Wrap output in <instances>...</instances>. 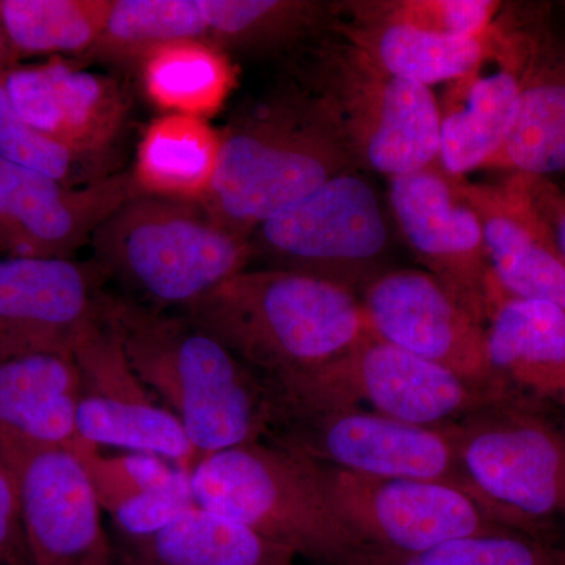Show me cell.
<instances>
[{
    "mask_svg": "<svg viewBox=\"0 0 565 565\" xmlns=\"http://www.w3.org/2000/svg\"><path fill=\"white\" fill-rule=\"evenodd\" d=\"M332 31L353 44L377 68L399 79L433 87L478 68L493 52L497 20L475 36H446L403 25L353 24L337 20Z\"/></svg>",
    "mask_w": 565,
    "mask_h": 565,
    "instance_id": "obj_25",
    "label": "cell"
},
{
    "mask_svg": "<svg viewBox=\"0 0 565 565\" xmlns=\"http://www.w3.org/2000/svg\"><path fill=\"white\" fill-rule=\"evenodd\" d=\"M448 180L457 196L478 215L490 266L505 296L544 300L565 311L564 255L525 177L511 173L498 184Z\"/></svg>",
    "mask_w": 565,
    "mask_h": 565,
    "instance_id": "obj_20",
    "label": "cell"
},
{
    "mask_svg": "<svg viewBox=\"0 0 565 565\" xmlns=\"http://www.w3.org/2000/svg\"><path fill=\"white\" fill-rule=\"evenodd\" d=\"M20 490L31 565H115L104 511L73 449L0 440Z\"/></svg>",
    "mask_w": 565,
    "mask_h": 565,
    "instance_id": "obj_14",
    "label": "cell"
},
{
    "mask_svg": "<svg viewBox=\"0 0 565 565\" xmlns=\"http://www.w3.org/2000/svg\"><path fill=\"white\" fill-rule=\"evenodd\" d=\"M546 407L512 394L445 427L487 500L520 533L553 541L565 525V424Z\"/></svg>",
    "mask_w": 565,
    "mask_h": 565,
    "instance_id": "obj_7",
    "label": "cell"
},
{
    "mask_svg": "<svg viewBox=\"0 0 565 565\" xmlns=\"http://www.w3.org/2000/svg\"><path fill=\"white\" fill-rule=\"evenodd\" d=\"M114 0H0V29L14 61L87 54Z\"/></svg>",
    "mask_w": 565,
    "mask_h": 565,
    "instance_id": "obj_29",
    "label": "cell"
},
{
    "mask_svg": "<svg viewBox=\"0 0 565 565\" xmlns=\"http://www.w3.org/2000/svg\"><path fill=\"white\" fill-rule=\"evenodd\" d=\"M525 177V174H523ZM527 189L556 233L557 243L565 259V193L550 184L544 178L525 177Z\"/></svg>",
    "mask_w": 565,
    "mask_h": 565,
    "instance_id": "obj_36",
    "label": "cell"
},
{
    "mask_svg": "<svg viewBox=\"0 0 565 565\" xmlns=\"http://www.w3.org/2000/svg\"><path fill=\"white\" fill-rule=\"evenodd\" d=\"M270 385L278 423L294 414L367 405L397 422L445 426L519 394L476 385L375 337L333 362Z\"/></svg>",
    "mask_w": 565,
    "mask_h": 565,
    "instance_id": "obj_8",
    "label": "cell"
},
{
    "mask_svg": "<svg viewBox=\"0 0 565 565\" xmlns=\"http://www.w3.org/2000/svg\"><path fill=\"white\" fill-rule=\"evenodd\" d=\"M390 204L405 243L455 302L487 326L505 294L498 285L478 215L434 166L390 180Z\"/></svg>",
    "mask_w": 565,
    "mask_h": 565,
    "instance_id": "obj_13",
    "label": "cell"
},
{
    "mask_svg": "<svg viewBox=\"0 0 565 565\" xmlns=\"http://www.w3.org/2000/svg\"><path fill=\"white\" fill-rule=\"evenodd\" d=\"M564 424H565V422H564Z\"/></svg>",
    "mask_w": 565,
    "mask_h": 565,
    "instance_id": "obj_39",
    "label": "cell"
},
{
    "mask_svg": "<svg viewBox=\"0 0 565 565\" xmlns=\"http://www.w3.org/2000/svg\"><path fill=\"white\" fill-rule=\"evenodd\" d=\"M0 158L66 185L92 184L110 177L68 148L50 139L14 110L0 81Z\"/></svg>",
    "mask_w": 565,
    "mask_h": 565,
    "instance_id": "obj_34",
    "label": "cell"
},
{
    "mask_svg": "<svg viewBox=\"0 0 565 565\" xmlns=\"http://www.w3.org/2000/svg\"><path fill=\"white\" fill-rule=\"evenodd\" d=\"M564 6H565V3H564Z\"/></svg>",
    "mask_w": 565,
    "mask_h": 565,
    "instance_id": "obj_38",
    "label": "cell"
},
{
    "mask_svg": "<svg viewBox=\"0 0 565 565\" xmlns=\"http://www.w3.org/2000/svg\"><path fill=\"white\" fill-rule=\"evenodd\" d=\"M148 99L166 114L207 120L225 106L237 82L230 54L202 40L170 41L140 58Z\"/></svg>",
    "mask_w": 565,
    "mask_h": 565,
    "instance_id": "obj_28",
    "label": "cell"
},
{
    "mask_svg": "<svg viewBox=\"0 0 565 565\" xmlns=\"http://www.w3.org/2000/svg\"><path fill=\"white\" fill-rule=\"evenodd\" d=\"M196 503L252 527L318 565H356L364 544L327 500L307 460L274 441L200 457L191 471Z\"/></svg>",
    "mask_w": 565,
    "mask_h": 565,
    "instance_id": "obj_6",
    "label": "cell"
},
{
    "mask_svg": "<svg viewBox=\"0 0 565 565\" xmlns=\"http://www.w3.org/2000/svg\"><path fill=\"white\" fill-rule=\"evenodd\" d=\"M270 384L333 362L374 337L356 294L280 269H245L182 308Z\"/></svg>",
    "mask_w": 565,
    "mask_h": 565,
    "instance_id": "obj_2",
    "label": "cell"
},
{
    "mask_svg": "<svg viewBox=\"0 0 565 565\" xmlns=\"http://www.w3.org/2000/svg\"><path fill=\"white\" fill-rule=\"evenodd\" d=\"M18 65L11 54L9 44H7L6 36H3L2 29H0V74L6 73L11 66Z\"/></svg>",
    "mask_w": 565,
    "mask_h": 565,
    "instance_id": "obj_37",
    "label": "cell"
},
{
    "mask_svg": "<svg viewBox=\"0 0 565 565\" xmlns=\"http://www.w3.org/2000/svg\"><path fill=\"white\" fill-rule=\"evenodd\" d=\"M253 259L333 282L356 296L388 273L390 230L381 200L359 172L327 181L263 223Z\"/></svg>",
    "mask_w": 565,
    "mask_h": 565,
    "instance_id": "obj_9",
    "label": "cell"
},
{
    "mask_svg": "<svg viewBox=\"0 0 565 565\" xmlns=\"http://www.w3.org/2000/svg\"><path fill=\"white\" fill-rule=\"evenodd\" d=\"M360 302L377 340L476 385L515 393L493 374L486 326L455 302L429 274L388 270L364 289Z\"/></svg>",
    "mask_w": 565,
    "mask_h": 565,
    "instance_id": "obj_15",
    "label": "cell"
},
{
    "mask_svg": "<svg viewBox=\"0 0 565 565\" xmlns=\"http://www.w3.org/2000/svg\"><path fill=\"white\" fill-rule=\"evenodd\" d=\"M79 392L73 355L0 360V440L71 448L79 440Z\"/></svg>",
    "mask_w": 565,
    "mask_h": 565,
    "instance_id": "obj_23",
    "label": "cell"
},
{
    "mask_svg": "<svg viewBox=\"0 0 565 565\" xmlns=\"http://www.w3.org/2000/svg\"><path fill=\"white\" fill-rule=\"evenodd\" d=\"M503 11V10H501ZM534 28L497 18V43L478 68L449 82L438 99V167L452 178L486 169L514 122Z\"/></svg>",
    "mask_w": 565,
    "mask_h": 565,
    "instance_id": "obj_19",
    "label": "cell"
},
{
    "mask_svg": "<svg viewBox=\"0 0 565 565\" xmlns=\"http://www.w3.org/2000/svg\"><path fill=\"white\" fill-rule=\"evenodd\" d=\"M487 355L512 392L565 407V311L544 300L504 297L486 326Z\"/></svg>",
    "mask_w": 565,
    "mask_h": 565,
    "instance_id": "obj_21",
    "label": "cell"
},
{
    "mask_svg": "<svg viewBox=\"0 0 565 565\" xmlns=\"http://www.w3.org/2000/svg\"><path fill=\"white\" fill-rule=\"evenodd\" d=\"M95 266L145 307H189L253 259L250 241L212 221L200 203L136 195L96 230Z\"/></svg>",
    "mask_w": 565,
    "mask_h": 565,
    "instance_id": "obj_5",
    "label": "cell"
},
{
    "mask_svg": "<svg viewBox=\"0 0 565 565\" xmlns=\"http://www.w3.org/2000/svg\"><path fill=\"white\" fill-rule=\"evenodd\" d=\"M501 10L503 3L494 0H349L337 2V20L475 36L490 31Z\"/></svg>",
    "mask_w": 565,
    "mask_h": 565,
    "instance_id": "obj_31",
    "label": "cell"
},
{
    "mask_svg": "<svg viewBox=\"0 0 565 565\" xmlns=\"http://www.w3.org/2000/svg\"><path fill=\"white\" fill-rule=\"evenodd\" d=\"M115 565H299L252 527L196 504L145 537H117Z\"/></svg>",
    "mask_w": 565,
    "mask_h": 565,
    "instance_id": "obj_24",
    "label": "cell"
},
{
    "mask_svg": "<svg viewBox=\"0 0 565 565\" xmlns=\"http://www.w3.org/2000/svg\"><path fill=\"white\" fill-rule=\"evenodd\" d=\"M206 39L203 0H114L106 28L88 57L139 63L152 47Z\"/></svg>",
    "mask_w": 565,
    "mask_h": 565,
    "instance_id": "obj_30",
    "label": "cell"
},
{
    "mask_svg": "<svg viewBox=\"0 0 565 565\" xmlns=\"http://www.w3.org/2000/svg\"><path fill=\"white\" fill-rule=\"evenodd\" d=\"M267 440L351 473L456 487L516 531L471 481L445 426L397 422L362 407L329 408L285 416Z\"/></svg>",
    "mask_w": 565,
    "mask_h": 565,
    "instance_id": "obj_10",
    "label": "cell"
},
{
    "mask_svg": "<svg viewBox=\"0 0 565 565\" xmlns=\"http://www.w3.org/2000/svg\"><path fill=\"white\" fill-rule=\"evenodd\" d=\"M542 32L534 28L511 132L486 169L544 180L565 172V46Z\"/></svg>",
    "mask_w": 565,
    "mask_h": 565,
    "instance_id": "obj_22",
    "label": "cell"
},
{
    "mask_svg": "<svg viewBox=\"0 0 565 565\" xmlns=\"http://www.w3.org/2000/svg\"><path fill=\"white\" fill-rule=\"evenodd\" d=\"M104 315L152 396L177 416L200 457L267 440L278 424L273 385L182 315L103 292Z\"/></svg>",
    "mask_w": 565,
    "mask_h": 565,
    "instance_id": "obj_1",
    "label": "cell"
},
{
    "mask_svg": "<svg viewBox=\"0 0 565 565\" xmlns=\"http://www.w3.org/2000/svg\"><path fill=\"white\" fill-rule=\"evenodd\" d=\"M136 195L131 172L66 185L0 158V258H73Z\"/></svg>",
    "mask_w": 565,
    "mask_h": 565,
    "instance_id": "obj_16",
    "label": "cell"
},
{
    "mask_svg": "<svg viewBox=\"0 0 565 565\" xmlns=\"http://www.w3.org/2000/svg\"><path fill=\"white\" fill-rule=\"evenodd\" d=\"M71 449L84 465L96 498L106 514L126 501L180 484L191 476L189 471L147 452L122 451L118 455H104L103 449L82 441H76Z\"/></svg>",
    "mask_w": 565,
    "mask_h": 565,
    "instance_id": "obj_33",
    "label": "cell"
},
{
    "mask_svg": "<svg viewBox=\"0 0 565 565\" xmlns=\"http://www.w3.org/2000/svg\"><path fill=\"white\" fill-rule=\"evenodd\" d=\"M292 57L291 82L318 104L359 170L392 180L437 166L440 109L433 88L377 68L332 28Z\"/></svg>",
    "mask_w": 565,
    "mask_h": 565,
    "instance_id": "obj_4",
    "label": "cell"
},
{
    "mask_svg": "<svg viewBox=\"0 0 565 565\" xmlns=\"http://www.w3.org/2000/svg\"><path fill=\"white\" fill-rule=\"evenodd\" d=\"M207 43L253 57L292 54L337 21V2L203 0Z\"/></svg>",
    "mask_w": 565,
    "mask_h": 565,
    "instance_id": "obj_27",
    "label": "cell"
},
{
    "mask_svg": "<svg viewBox=\"0 0 565 565\" xmlns=\"http://www.w3.org/2000/svg\"><path fill=\"white\" fill-rule=\"evenodd\" d=\"M0 81L14 110L36 131L106 169L129 114L128 95L117 81L62 57L18 63Z\"/></svg>",
    "mask_w": 565,
    "mask_h": 565,
    "instance_id": "obj_18",
    "label": "cell"
},
{
    "mask_svg": "<svg viewBox=\"0 0 565 565\" xmlns=\"http://www.w3.org/2000/svg\"><path fill=\"white\" fill-rule=\"evenodd\" d=\"M356 565H565V546L519 533L475 535L419 555L397 556L370 550Z\"/></svg>",
    "mask_w": 565,
    "mask_h": 565,
    "instance_id": "obj_32",
    "label": "cell"
},
{
    "mask_svg": "<svg viewBox=\"0 0 565 565\" xmlns=\"http://www.w3.org/2000/svg\"><path fill=\"white\" fill-rule=\"evenodd\" d=\"M71 355L81 385L77 441L99 449L147 452L191 473L200 460L199 451L177 416L152 396L134 371L102 303Z\"/></svg>",
    "mask_w": 565,
    "mask_h": 565,
    "instance_id": "obj_12",
    "label": "cell"
},
{
    "mask_svg": "<svg viewBox=\"0 0 565 565\" xmlns=\"http://www.w3.org/2000/svg\"><path fill=\"white\" fill-rule=\"evenodd\" d=\"M0 565H31L22 527L20 490L0 452Z\"/></svg>",
    "mask_w": 565,
    "mask_h": 565,
    "instance_id": "obj_35",
    "label": "cell"
},
{
    "mask_svg": "<svg viewBox=\"0 0 565 565\" xmlns=\"http://www.w3.org/2000/svg\"><path fill=\"white\" fill-rule=\"evenodd\" d=\"M302 457L337 514L377 552L419 555L459 539L514 531L456 487L373 478Z\"/></svg>",
    "mask_w": 565,
    "mask_h": 565,
    "instance_id": "obj_11",
    "label": "cell"
},
{
    "mask_svg": "<svg viewBox=\"0 0 565 565\" xmlns=\"http://www.w3.org/2000/svg\"><path fill=\"white\" fill-rule=\"evenodd\" d=\"M104 281L95 263L0 258V360L71 355L98 315Z\"/></svg>",
    "mask_w": 565,
    "mask_h": 565,
    "instance_id": "obj_17",
    "label": "cell"
},
{
    "mask_svg": "<svg viewBox=\"0 0 565 565\" xmlns=\"http://www.w3.org/2000/svg\"><path fill=\"white\" fill-rule=\"evenodd\" d=\"M221 132L202 118L163 114L137 147L132 180L141 195L202 203L221 161Z\"/></svg>",
    "mask_w": 565,
    "mask_h": 565,
    "instance_id": "obj_26",
    "label": "cell"
},
{
    "mask_svg": "<svg viewBox=\"0 0 565 565\" xmlns=\"http://www.w3.org/2000/svg\"><path fill=\"white\" fill-rule=\"evenodd\" d=\"M221 140L214 184L200 204L218 226L248 241L327 181L359 172L318 104L291 81L237 111Z\"/></svg>",
    "mask_w": 565,
    "mask_h": 565,
    "instance_id": "obj_3",
    "label": "cell"
}]
</instances>
